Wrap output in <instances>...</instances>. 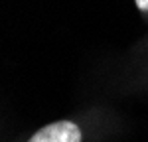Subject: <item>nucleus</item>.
Returning a JSON list of instances; mask_svg holds the SVG:
<instances>
[{"mask_svg": "<svg viewBox=\"0 0 148 142\" xmlns=\"http://www.w3.org/2000/svg\"><path fill=\"white\" fill-rule=\"evenodd\" d=\"M28 142H81V128L71 120H57L40 128Z\"/></svg>", "mask_w": 148, "mask_h": 142, "instance_id": "nucleus-1", "label": "nucleus"}, {"mask_svg": "<svg viewBox=\"0 0 148 142\" xmlns=\"http://www.w3.org/2000/svg\"><path fill=\"white\" fill-rule=\"evenodd\" d=\"M134 2H136V6L142 12H148V0H134Z\"/></svg>", "mask_w": 148, "mask_h": 142, "instance_id": "nucleus-2", "label": "nucleus"}]
</instances>
